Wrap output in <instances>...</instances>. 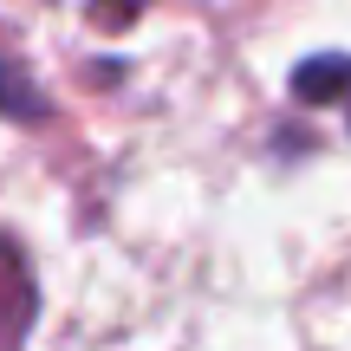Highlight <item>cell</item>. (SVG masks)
<instances>
[{"mask_svg": "<svg viewBox=\"0 0 351 351\" xmlns=\"http://www.w3.org/2000/svg\"><path fill=\"white\" fill-rule=\"evenodd\" d=\"M293 98L300 104H339V98H351V59L345 52L306 59L300 72H293Z\"/></svg>", "mask_w": 351, "mask_h": 351, "instance_id": "obj_1", "label": "cell"}, {"mask_svg": "<svg viewBox=\"0 0 351 351\" xmlns=\"http://www.w3.org/2000/svg\"><path fill=\"white\" fill-rule=\"evenodd\" d=\"M0 111H13V117H39V98H33L26 85H13L7 65H0Z\"/></svg>", "mask_w": 351, "mask_h": 351, "instance_id": "obj_2", "label": "cell"}]
</instances>
